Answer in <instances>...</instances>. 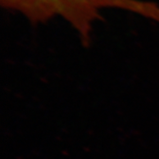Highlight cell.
<instances>
[{"label":"cell","instance_id":"obj_1","mask_svg":"<svg viewBox=\"0 0 159 159\" xmlns=\"http://www.w3.org/2000/svg\"><path fill=\"white\" fill-rule=\"evenodd\" d=\"M0 4L34 24L60 18L85 45L90 43L94 25L105 10H122L159 23V4L149 0H0Z\"/></svg>","mask_w":159,"mask_h":159}]
</instances>
